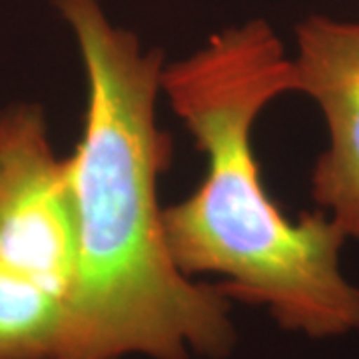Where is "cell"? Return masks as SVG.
<instances>
[{
	"mask_svg": "<svg viewBox=\"0 0 359 359\" xmlns=\"http://www.w3.org/2000/svg\"><path fill=\"white\" fill-rule=\"evenodd\" d=\"M162 88L205 156V176L164 210L170 252L188 276L216 273L224 294L264 306L313 339L359 332V287L341 271L347 236L325 212L292 219L266 192L254 126L295 92L294 62L266 20L233 26L164 68Z\"/></svg>",
	"mask_w": 359,
	"mask_h": 359,
	"instance_id": "2",
	"label": "cell"
},
{
	"mask_svg": "<svg viewBox=\"0 0 359 359\" xmlns=\"http://www.w3.org/2000/svg\"><path fill=\"white\" fill-rule=\"evenodd\" d=\"M76 212L66 160L52 154L39 106L0 114V266L68 306L76 273Z\"/></svg>",
	"mask_w": 359,
	"mask_h": 359,
	"instance_id": "3",
	"label": "cell"
},
{
	"mask_svg": "<svg viewBox=\"0 0 359 359\" xmlns=\"http://www.w3.org/2000/svg\"><path fill=\"white\" fill-rule=\"evenodd\" d=\"M66 318L62 295L0 266V359H56Z\"/></svg>",
	"mask_w": 359,
	"mask_h": 359,
	"instance_id": "5",
	"label": "cell"
},
{
	"mask_svg": "<svg viewBox=\"0 0 359 359\" xmlns=\"http://www.w3.org/2000/svg\"><path fill=\"white\" fill-rule=\"evenodd\" d=\"M295 92L320 106L327 148L311 172V196L359 240V22L313 14L295 28Z\"/></svg>",
	"mask_w": 359,
	"mask_h": 359,
	"instance_id": "4",
	"label": "cell"
},
{
	"mask_svg": "<svg viewBox=\"0 0 359 359\" xmlns=\"http://www.w3.org/2000/svg\"><path fill=\"white\" fill-rule=\"evenodd\" d=\"M56 8L88 86L82 138L66 158L78 252L56 359L224 358L236 341L228 295L180 269L158 200L172 158L156 122L162 56L112 25L100 0H56Z\"/></svg>",
	"mask_w": 359,
	"mask_h": 359,
	"instance_id": "1",
	"label": "cell"
}]
</instances>
